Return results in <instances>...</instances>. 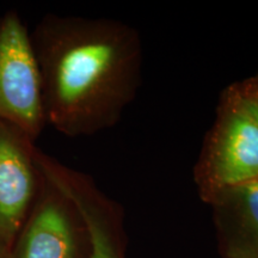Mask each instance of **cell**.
I'll use <instances>...</instances> for the list:
<instances>
[{"label":"cell","mask_w":258,"mask_h":258,"mask_svg":"<svg viewBox=\"0 0 258 258\" xmlns=\"http://www.w3.org/2000/svg\"><path fill=\"white\" fill-rule=\"evenodd\" d=\"M227 96L258 123V84L256 82L238 89H231L227 92Z\"/></svg>","instance_id":"8"},{"label":"cell","mask_w":258,"mask_h":258,"mask_svg":"<svg viewBox=\"0 0 258 258\" xmlns=\"http://www.w3.org/2000/svg\"><path fill=\"white\" fill-rule=\"evenodd\" d=\"M211 202L233 206L240 214L246 230L258 244V180L221 194Z\"/></svg>","instance_id":"7"},{"label":"cell","mask_w":258,"mask_h":258,"mask_svg":"<svg viewBox=\"0 0 258 258\" xmlns=\"http://www.w3.org/2000/svg\"><path fill=\"white\" fill-rule=\"evenodd\" d=\"M198 180L209 201L258 180V123L228 96L206 145Z\"/></svg>","instance_id":"2"},{"label":"cell","mask_w":258,"mask_h":258,"mask_svg":"<svg viewBox=\"0 0 258 258\" xmlns=\"http://www.w3.org/2000/svg\"><path fill=\"white\" fill-rule=\"evenodd\" d=\"M0 121L35 141L46 124L30 35L17 12L0 17Z\"/></svg>","instance_id":"3"},{"label":"cell","mask_w":258,"mask_h":258,"mask_svg":"<svg viewBox=\"0 0 258 258\" xmlns=\"http://www.w3.org/2000/svg\"><path fill=\"white\" fill-rule=\"evenodd\" d=\"M30 38L46 123L73 138L118 121L137 91L135 31L108 19L47 16Z\"/></svg>","instance_id":"1"},{"label":"cell","mask_w":258,"mask_h":258,"mask_svg":"<svg viewBox=\"0 0 258 258\" xmlns=\"http://www.w3.org/2000/svg\"><path fill=\"white\" fill-rule=\"evenodd\" d=\"M2 247H4V245L0 244V258H3V254H2Z\"/></svg>","instance_id":"9"},{"label":"cell","mask_w":258,"mask_h":258,"mask_svg":"<svg viewBox=\"0 0 258 258\" xmlns=\"http://www.w3.org/2000/svg\"><path fill=\"white\" fill-rule=\"evenodd\" d=\"M35 156L34 141L0 121V244L4 246L17 235L36 191Z\"/></svg>","instance_id":"4"},{"label":"cell","mask_w":258,"mask_h":258,"mask_svg":"<svg viewBox=\"0 0 258 258\" xmlns=\"http://www.w3.org/2000/svg\"><path fill=\"white\" fill-rule=\"evenodd\" d=\"M38 172L48 180L51 188L72 203L88 228L91 253L90 258H121L114 238L104 218L97 207L95 198L84 178L40 154L36 159Z\"/></svg>","instance_id":"5"},{"label":"cell","mask_w":258,"mask_h":258,"mask_svg":"<svg viewBox=\"0 0 258 258\" xmlns=\"http://www.w3.org/2000/svg\"><path fill=\"white\" fill-rule=\"evenodd\" d=\"M76 244L72 226L64 209L47 199L25 228L18 258H74Z\"/></svg>","instance_id":"6"},{"label":"cell","mask_w":258,"mask_h":258,"mask_svg":"<svg viewBox=\"0 0 258 258\" xmlns=\"http://www.w3.org/2000/svg\"><path fill=\"white\" fill-rule=\"evenodd\" d=\"M254 82H256V83H257V84H258V78H257V79H256V80H254Z\"/></svg>","instance_id":"10"}]
</instances>
